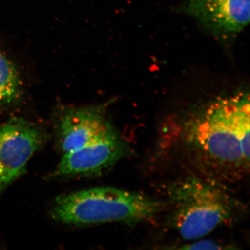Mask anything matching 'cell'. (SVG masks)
I'll use <instances>...</instances> for the list:
<instances>
[{
	"instance_id": "6da1fadb",
	"label": "cell",
	"mask_w": 250,
	"mask_h": 250,
	"mask_svg": "<svg viewBox=\"0 0 250 250\" xmlns=\"http://www.w3.org/2000/svg\"><path fill=\"white\" fill-rule=\"evenodd\" d=\"M181 128L180 141L192 165L215 181L238 179L250 168V95L238 90L195 108Z\"/></svg>"
},
{
	"instance_id": "7a4b0ae2",
	"label": "cell",
	"mask_w": 250,
	"mask_h": 250,
	"mask_svg": "<svg viewBox=\"0 0 250 250\" xmlns=\"http://www.w3.org/2000/svg\"><path fill=\"white\" fill-rule=\"evenodd\" d=\"M163 208L161 202L139 192L98 187L57 197L51 215L67 225L134 224L154 218Z\"/></svg>"
},
{
	"instance_id": "3957f363",
	"label": "cell",
	"mask_w": 250,
	"mask_h": 250,
	"mask_svg": "<svg viewBox=\"0 0 250 250\" xmlns=\"http://www.w3.org/2000/svg\"><path fill=\"white\" fill-rule=\"evenodd\" d=\"M168 196L172 205L171 225L188 241L201 238L218 227L231 223L241 208L217 182L196 176L172 184Z\"/></svg>"
},
{
	"instance_id": "277c9868",
	"label": "cell",
	"mask_w": 250,
	"mask_h": 250,
	"mask_svg": "<svg viewBox=\"0 0 250 250\" xmlns=\"http://www.w3.org/2000/svg\"><path fill=\"white\" fill-rule=\"evenodd\" d=\"M127 152V145L111 125L83 147L62 154L54 175L60 177L95 175L114 165Z\"/></svg>"
},
{
	"instance_id": "5b68a950",
	"label": "cell",
	"mask_w": 250,
	"mask_h": 250,
	"mask_svg": "<svg viewBox=\"0 0 250 250\" xmlns=\"http://www.w3.org/2000/svg\"><path fill=\"white\" fill-rule=\"evenodd\" d=\"M39 125L22 118H11L0 126V167L2 188L19 177L31 158L45 142Z\"/></svg>"
},
{
	"instance_id": "8992f818",
	"label": "cell",
	"mask_w": 250,
	"mask_h": 250,
	"mask_svg": "<svg viewBox=\"0 0 250 250\" xmlns=\"http://www.w3.org/2000/svg\"><path fill=\"white\" fill-rule=\"evenodd\" d=\"M250 0H184V13L219 40H233L250 22Z\"/></svg>"
},
{
	"instance_id": "52a82bcc",
	"label": "cell",
	"mask_w": 250,
	"mask_h": 250,
	"mask_svg": "<svg viewBox=\"0 0 250 250\" xmlns=\"http://www.w3.org/2000/svg\"><path fill=\"white\" fill-rule=\"evenodd\" d=\"M106 104L67 106L59 111L56 141L62 154L80 149L96 139L111 125Z\"/></svg>"
},
{
	"instance_id": "ba28073f",
	"label": "cell",
	"mask_w": 250,
	"mask_h": 250,
	"mask_svg": "<svg viewBox=\"0 0 250 250\" xmlns=\"http://www.w3.org/2000/svg\"><path fill=\"white\" fill-rule=\"evenodd\" d=\"M22 85L18 67L0 49V106H8L19 100Z\"/></svg>"
},
{
	"instance_id": "9c48e42d",
	"label": "cell",
	"mask_w": 250,
	"mask_h": 250,
	"mask_svg": "<svg viewBox=\"0 0 250 250\" xmlns=\"http://www.w3.org/2000/svg\"><path fill=\"white\" fill-rule=\"evenodd\" d=\"M180 249L184 250H220L224 249L223 246L211 241H200L181 247Z\"/></svg>"
},
{
	"instance_id": "30bf717a",
	"label": "cell",
	"mask_w": 250,
	"mask_h": 250,
	"mask_svg": "<svg viewBox=\"0 0 250 250\" xmlns=\"http://www.w3.org/2000/svg\"><path fill=\"white\" fill-rule=\"evenodd\" d=\"M2 188V174H1V167H0V189Z\"/></svg>"
}]
</instances>
